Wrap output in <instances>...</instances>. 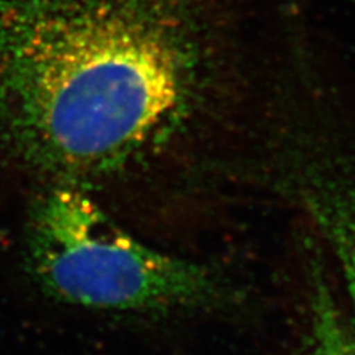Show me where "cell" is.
<instances>
[{
	"label": "cell",
	"instance_id": "obj_2",
	"mask_svg": "<svg viewBox=\"0 0 355 355\" xmlns=\"http://www.w3.org/2000/svg\"><path fill=\"white\" fill-rule=\"evenodd\" d=\"M24 243L31 279L61 304L164 314L214 306L225 296L214 270L135 239L71 182L36 198Z\"/></svg>",
	"mask_w": 355,
	"mask_h": 355
},
{
	"label": "cell",
	"instance_id": "obj_4",
	"mask_svg": "<svg viewBox=\"0 0 355 355\" xmlns=\"http://www.w3.org/2000/svg\"><path fill=\"white\" fill-rule=\"evenodd\" d=\"M308 326L301 355H355V338L320 262L311 268Z\"/></svg>",
	"mask_w": 355,
	"mask_h": 355
},
{
	"label": "cell",
	"instance_id": "obj_3",
	"mask_svg": "<svg viewBox=\"0 0 355 355\" xmlns=\"http://www.w3.org/2000/svg\"><path fill=\"white\" fill-rule=\"evenodd\" d=\"M297 198L335 254L351 306L355 338V172L308 168L299 175Z\"/></svg>",
	"mask_w": 355,
	"mask_h": 355
},
{
	"label": "cell",
	"instance_id": "obj_1",
	"mask_svg": "<svg viewBox=\"0 0 355 355\" xmlns=\"http://www.w3.org/2000/svg\"><path fill=\"white\" fill-rule=\"evenodd\" d=\"M178 96L172 46L120 0H0V133L35 169H116Z\"/></svg>",
	"mask_w": 355,
	"mask_h": 355
}]
</instances>
